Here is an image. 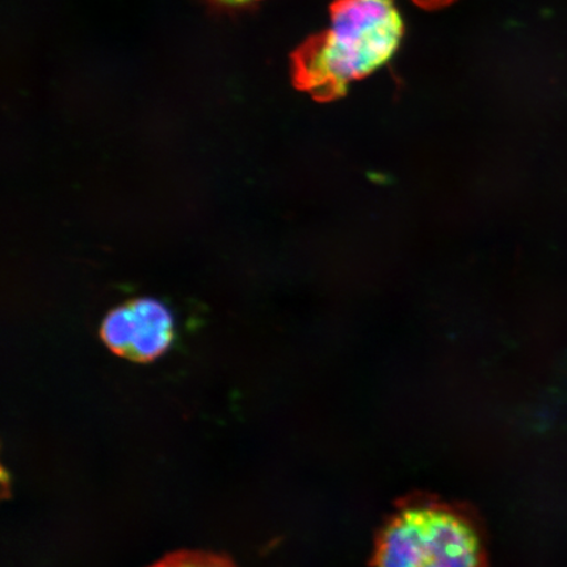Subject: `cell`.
I'll return each mask as SVG.
<instances>
[{
  "instance_id": "6da1fadb",
  "label": "cell",
  "mask_w": 567,
  "mask_h": 567,
  "mask_svg": "<svg viewBox=\"0 0 567 567\" xmlns=\"http://www.w3.org/2000/svg\"><path fill=\"white\" fill-rule=\"evenodd\" d=\"M405 24L395 0H334L330 23L293 54L297 87L329 102L393 59Z\"/></svg>"
},
{
  "instance_id": "7a4b0ae2",
  "label": "cell",
  "mask_w": 567,
  "mask_h": 567,
  "mask_svg": "<svg viewBox=\"0 0 567 567\" xmlns=\"http://www.w3.org/2000/svg\"><path fill=\"white\" fill-rule=\"evenodd\" d=\"M374 567H488L471 516L431 499L401 505L380 530Z\"/></svg>"
},
{
  "instance_id": "3957f363",
  "label": "cell",
  "mask_w": 567,
  "mask_h": 567,
  "mask_svg": "<svg viewBox=\"0 0 567 567\" xmlns=\"http://www.w3.org/2000/svg\"><path fill=\"white\" fill-rule=\"evenodd\" d=\"M102 338L112 352L148 363L173 342L174 321L165 305L152 299L127 302L104 319Z\"/></svg>"
},
{
  "instance_id": "277c9868",
  "label": "cell",
  "mask_w": 567,
  "mask_h": 567,
  "mask_svg": "<svg viewBox=\"0 0 567 567\" xmlns=\"http://www.w3.org/2000/svg\"><path fill=\"white\" fill-rule=\"evenodd\" d=\"M148 567H237L229 558L203 550H177Z\"/></svg>"
},
{
  "instance_id": "5b68a950",
  "label": "cell",
  "mask_w": 567,
  "mask_h": 567,
  "mask_svg": "<svg viewBox=\"0 0 567 567\" xmlns=\"http://www.w3.org/2000/svg\"><path fill=\"white\" fill-rule=\"evenodd\" d=\"M413 2L424 10H439L452 4L455 0H413Z\"/></svg>"
},
{
  "instance_id": "8992f818",
  "label": "cell",
  "mask_w": 567,
  "mask_h": 567,
  "mask_svg": "<svg viewBox=\"0 0 567 567\" xmlns=\"http://www.w3.org/2000/svg\"><path fill=\"white\" fill-rule=\"evenodd\" d=\"M225 4L237 6V4H247L251 2H257V0H219Z\"/></svg>"
}]
</instances>
